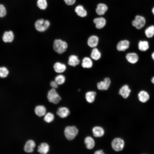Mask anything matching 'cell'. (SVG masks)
Here are the masks:
<instances>
[{"label": "cell", "mask_w": 154, "mask_h": 154, "mask_svg": "<svg viewBox=\"0 0 154 154\" xmlns=\"http://www.w3.org/2000/svg\"><path fill=\"white\" fill-rule=\"evenodd\" d=\"M68 47L66 42L61 40L58 39L54 40L53 44V48L55 52L59 54L64 52Z\"/></svg>", "instance_id": "obj_1"}, {"label": "cell", "mask_w": 154, "mask_h": 154, "mask_svg": "<svg viewBox=\"0 0 154 154\" xmlns=\"http://www.w3.org/2000/svg\"><path fill=\"white\" fill-rule=\"evenodd\" d=\"M78 130L74 126L66 127L64 130V134L66 138L69 140L73 139L77 135Z\"/></svg>", "instance_id": "obj_2"}, {"label": "cell", "mask_w": 154, "mask_h": 154, "mask_svg": "<svg viewBox=\"0 0 154 154\" xmlns=\"http://www.w3.org/2000/svg\"><path fill=\"white\" fill-rule=\"evenodd\" d=\"M49 21L47 20L40 19L37 20L35 22V26L36 29L40 32L44 31L49 27Z\"/></svg>", "instance_id": "obj_3"}, {"label": "cell", "mask_w": 154, "mask_h": 154, "mask_svg": "<svg viewBox=\"0 0 154 154\" xmlns=\"http://www.w3.org/2000/svg\"><path fill=\"white\" fill-rule=\"evenodd\" d=\"M47 98L49 101L55 104H57L60 101L61 98L54 88H52L48 92Z\"/></svg>", "instance_id": "obj_4"}, {"label": "cell", "mask_w": 154, "mask_h": 154, "mask_svg": "<svg viewBox=\"0 0 154 154\" xmlns=\"http://www.w3.org/2000/svg\"><path fill=\"white\" fill-rule=\"evenodd\" d=\"M124 145V141L120 138H116L112 142V147L116 151H121L123 149Z\"/></svg>", "instance_id": "obj_5"}, {"label": "cell", "mask_w": 154, "mask_h": 154, "mask_svg": "<svg viewBox=\"0 0 154 154\" xmlns=\"http://www.w3.org/2000/svg\"><path fill=\"white\" fill-rule=\"evenodd\" d=\"M145 18L141 16L137 15L135 19L132 22V25L138 29H141L145 25Z\"/></svg>", "instance_id": "obj_6"}, {"label": "cell", "mask_w": 154, "mask_h": 154, "mask_svg": "<svg viewBox=\"0 0 154 154\" xmlns=\"http://www.w3.org/2000/svg\"><path fill=\"white\" fill-rule=\"evenodd\" d=\"M15 36L13 32L11 31H5L3 34L2 39L5 43H11L14 39Z\"/></svg>", "instance_id": "obj_7"}, {"label": "cell", "mask_w": 154, "mask_h": 154, "mask_svg": "<svg viewBox=\"0 0 154 154\" xmlns=\"http://www.w3.org/2000/svg\"><path fill=\"white\" fill-rule=\"evenodd\" d=\"M111 84V80L108 78H104V80L98 83L97 87L100 90H107L109 88Z\"/></svg>", "instance_id": "obj_8"}, {"label": "cell", "mask_w": 154, "mask_h": 154, "mask_svg": "<svg viewBox=\"0 0 154 154\" xmlns=\"http://www.w3.org/2000/svg\"><path fill=\"white\" fill-rule=\"evenodd\" d=\"M139 101L143 103L147 102L150 99V95L146 91L142 90L140 91L137 95Z\"/></svg>", "instance_id": "obj_9"}, {"label": "cell", "mask_w": 154, "mask_h": 154, "mask_svg": "<svg viewBox=\"0 0 154 154\" xmlns=\"http://www.w3.org/2000/svg\"><path fill=\"white\" fill-rule=\"evenodd\" d=\"M131 91L128 86L125 85L120 88L119 93L123 98L126 99L129 97Z\"/></svg>", "instance_id": "obj_10"}, {"label": "cell", "mask_w": 154, "mask_h": 154, "mask_svg": "<svg viewBox=\"0 0 154 154\" xmlns=\"http://www.w3.org/2000/svg\"><path fill=\"white\" fill-rule=\"evenodd\" d=\"M129 45V42L127 40L119 41L117 45V49L119 51H124L127 49Z\"/></svg>", "instance_id": "obj_11"}, {"label": "cell", "mask_w": 154, "mask_h": 154, "mask_svg": "<svg viewBox=\"0 0 154 154\" xmlns=\"http://www.w3.org/2000/svg\"><path fill=\"white\" fill-rule=\"evenodd\" d=\"M36 146L35 142L33 140H29L27 141L25 145L24 150L28 153L32 152Z\"/></svg>", "instance_id": "obj_12"}, {"label": "cell", "mask_w": 154, "mask_h": 154, "mask_svg": "<svg viewBox=\"0 0 154 154\" xmlns=\"http://www.w3.org/2000/svg\"><path fill=\"white\" fill-rule=\"evenodd\" d=\"M70 112L68 108L66 107L59 108L56 112L57 114L61 118L67 117L70 114Z\"/></svg>", "instance_id": "obj_13"}, {"label": "cell", "mask_w": 154, "mask_h": 154, "mask_svg": "<svg viewBox=\"0 0 154 154\" xmlns=\"http://www.w3.org/2000/svg\"><path fill=\"white\" fill-rule=\"evenodd\" d=\"M126 58L127 61L131 64L136 63L139 59L137 54L134 52H131L127 53L126 56Z\"/></svg>", "instance_id": "obj_14"}, {"label": "cell", "mask_w": 154, "mask_h": 154, "mask_svg": "<svg viewBox=\"0 0 154 154\" xmlns=\"http://www.w3.org/2000/svg\"><path fill=\"white\" fill-rule=\"evenodd\" d=\"M98 41L99 38L98 37L95 35H92L88 38L87 43L90 47L94 48L97 46Z\"/></svg>", "instance_id": "obj_15"}, {"label": "cell", "mask_w": 154, "mask_h": 154, "mask_svg": "<svg viewBox=\"0 0 154 154\" xmlns=\"http://www.w3.org/2000/svg\"><path fill=\"white\" fill-rule=\"evenodd\" d=\"M94 22L95 24L96 27L97 28L101 29L105 26L106 21L104 18L100 17L95 19L94 20Z\"/></svg>", "instance_id": "obj_16"}, {"label": "cell", "mask_w": 154, "mask_h": 154, "mask_svg": "<svg viewBox=\"0 0 154 154\" xmlns=\"http://www.w3.org/2000/svg\"><path fill=\"white\" fill-rule=\"evenodd\" d=\"M92 132L94 136L96 137H100L104 135V131L102 127L96 126L93 128Z\"/></svg>", "instance_id": "obj_17"}, {"label": "cell", "mask_w": 154, "mask_h": 154, "mask_svg": "<svg viewBox=\"0 0 154 154\" xmlns=\"http://www.w3.org/2000/svg\"><path fill=\"white\" fill-rule=\"evenodd\" d=\"M35 112L36 115L38 116L42 117L46 114V109L43 106H38L35 107Z\"/></svg>", "instance_id": "obj_18"}, {"label": "cell", "mask_w": 154, "mask_h": 154, "mask_svg": "<svg viewBox=\"0 0 154 154\" xmlns=\"http://www.w3.org/2000/svg\"><path fill=\"white\" fill-rule=\"evenodd\" d=\"M49 150V145L46 143H43L38 146L37 151L40 153L46 154L48 152Z\"/></svg>", "instance_id": "obj_19"}, {"label": "cell", "mask_w": 154, "mask_h": 154, "mask_svg": "<svg viewBox=\"0 0 154 154\" xmlns=\"http://www.w3.org/2000/svg\"><path fill=\"white\" fill-rule=\"evenodd\" d=\"M80 62V60L77 56L72 55L69 57L68 64L70 66H75L78 64Z\"/></svg>", "instance_id": "obj_20"}, {"label": "cell", "mask_w": 154, "mask_h": 154, "mask_svg": "<svg viewBox=\"0 0 154 154\" xmlns=\"http://www.w3.org/2000/svg\"><path fill=\"white\" fill-rule=\"evenodd\" d=\"M53 67L54 71L58 73L63 72L66 68L65 65L59 62L56 63L54 64Z\"/></svg>", "instance_id": "obj_21"}, {"label": "cell", "mask_w": 154, "mask_h": 154, "mask_svg": "<svg viewBox=\"0 0 154 154\" xmlns=\"http://www.w3.org/2000/svg\"><path fill=\"white\" fill-rule=\"evenodd\" d=\"M107 9L108 7L105 4L99 3L97 6L96 12L98 15H102L104 14Z\"/></svg>", "instance_id": "obj_22"}, {"label": "cell", "mask_w": 154, "mask_h": 154, "mask_svg": "<svg viewBox=\"0 0 154 154\" xmlns=\"http://www.w3.org/2000/svg\"><path fill=\"white\" fill-rule=\"evenodd\" d=\"M84 143L86 148L88 149H92L94 147V141L93 138L90 136H88L85 138Z\"/></svg>", "instance_id": "obj_23"}, {"label": "cell", "mask_w": 154, "mask_h": 154, "mask_svg": "<svg viewBox=\"0 0 154 154\" xmlns=\"http://www.w3.org/2000/svg\"><path fill=\"white\" fill-rule=\"evenodd\" d=\"M75 11V12L79 16L84 17L86 16L87 12L83 7L81 5H79L76 7Z\"/></svg>", "instance_id": "obj_24"}, {"label": "cell", "mask_w": 154, "mask_h": 154, "mask_svg": "<svg viewBox=\"0 0 154 154\" xmlns=\"http://www.w3.org/2000/svg\"><path fill=\"white\" fill-rule=\"evenodd\" d=\"M82 66L84 68H90L93 66V62L90 58L86 57L82 60Z\"/></svg>", "instance_id": "obj_25"}, {"label": "cell", "mask_w": 154, "mask_h": 154, "mask_svg": "<svg viewBox=\"0 0 154 154\" xmlns=\"http://www.w3.org/2000/svg\"><path fill=\"white\" fill-rule=\"evenodd\" d=\"M96 93L94 91L87 92L85 95V98L87 102L92 103L94 102L96 95Z\"/></svg>", "instance_id": "obj_26"}, {"label": "cell", "mask_w": 154, "mask_h": 154, "mask_svg": "<svg viewBox=\"0 0 154 154\" xmlns=\"http://www.w3.org/2000/svg\"><path fill=\"white\" fill-rule=\"evenodd\" d=\"M91 58L94 60H98L101 57V54L98 49L96 48H94L92 50L90 55Z\"/></svg>", "instance_id": "obj_27"}, {"label": "cell", "mask_w": 154, "mask_h": 154, "mask_svg": "<svg viewBox=\"0 0 154 154\" xmlns=\"http://www.w3.org/2000/svg\"><path fill=\"white\" fill-rule=\"evenodd\" d=\"M138 47L140 51H146L149 48L148 42L146 41H140L138 43Z\"/></svg>", "instance_id": "obj_28"}, {"label": "cell", "mask_w": 154, "mask_h": 154, "mask_svg": "<svg viewBox=\"0 0 154 154\" xmlns=\"http://www.w3.org/2000/svg\"><path fill=\"white\" fill-rule=\"evenodd\" d=\"M145 34L148 38L152 37L154 35V26H151L147 28L145 31Z\"/></svg>", "instance_id": "obj_29"}, {"label": "cell", "mask_w": 154, "mask_h": 154, "mask_svg": "<svg viewBox=\"0 0 154 154\" xmlns=\"http://www.w3.org/2000/svg\"><path fill=\"white\" fill-rule=\"evenodd\" d=\"M9 73V71L7 67L4 66H0V78H6Z\"/></svg>", "instance_id": "obj_30"}, {"label": "cell", "mask_w": 154, "mask_h": 154, "mask_svg": "<svg viewBox=\"0 0 154 154\" xmlns=\"http://www.w3.org/2000/svg\"><path fill=\"white\" fill-rule=\"evenodd\" d=\"M37 5L38 7L41 9H45L47 7V3L46 0H38Z\"/></svg>", "instance_id": "obj_31"}, {"label": "cell", "mask_w": 154, "mask_h": 154, "mask_svg": "<svg viewBox=\"0 0 154 154\" xmlns=\"http://www.w3.org/2000/svg\"><path fill=\"white\" fill-rule=\"evenodd\" d=\"M54 119V114L50 112H48L46 114L44 118V121L48 123L52 122Z\"/></svg>", "instance_id": "obj_32"}, {"label": "cell", "mask_w": 154, "mask_h": 154, "mask_svg": "<svg viewBox=\"0 0 154 154\" xmlns=\"http://www.w3.org/2000/svg\"><path fill=\"white\" fill-rule=\"evenodd\" d=\"M65 78L64 76L62 75H59L55 78V81L58 85H61L65 82Z\"/></svg>", "instance_id": "obj_33"}, {"label": "cell", "mask_w": 154, "mask_h": 154, "mask_svg": "<svg viewBox=\"0 0 154 154\" xmlns=\"http://www.w3.org/2000/svg\"><path fill=\"white\" fill-rule=\"evenodd\" d=\"M6 14V10L5 6L0 4V17H5Z\"/></svg>", "instance_id": "obj_34"}, {"label": "cell", "mask_w": 154, "mask_h": 154, "mask_svg": "<svg viewBox=\"0 0 154 154\" xmlns=\"http://www.w3.org/2000/svg\"><path fill=\"white\" fill-rule=\"evenodd\" d=\"M76 0H64L65 3L68 5H72L74 4Z\"/></svg>", "instance_id": "obj_35"}, {"label": "cell", "mask_w": 154, "mask_h": 154, "mask_svg": "<svg viewBox=\"0 0 154 154\" xmlns=\"http://www.w3.org/2000/svg\"><path fill=\"white\" fill-rule=\"evenodd\" d=\"M50 84L51 86L53 88L56 89L58 87V84L55 81H51Z\"/></svg>", "instance_id": "obj_36"}, {"label": "cell", "mask_w": 154, "mask_h": 154, "mask_svg": "<svg viewBox=\"0 0 154 154\" xmlns=\"http://www.w3.org/2000/svg\"><path fill=\"white\" fill-rule=\"evenodd\" d=\"M94 154H104V152H103V151L102 150H99L98 151H96L95 153Z\"/></svg>", "instance_id": "obj_37"}, {"label": "cell", "mask_w": 154, "mask_h": 154, "mask_svg": "<svg viewBox=\"0 0 154 154\" xmlns=\"http://www.w3.org/2000/svg\"><path fill=\"white\" fill-rule=\"evenodd\" d=\"M151 57L152 59L154 60V52L152 53L151 55Z\"/></svg>", "instance_id": "obj_38"}, {"label": "cell", "mask_w": 154, "mask_h": 154, "mask_svg": "<svg viewBox=\"0 0 154 154\" xmlns=\"http://www.w3.org/2000/svg\"><path fill=\"white\" fill-rule=\"evenodd\" d=\"M151 81L152 82L153 84H154V77L152 78L151 79Z\"/></svg>", "instance_id": "obj_39"}, {"label": "cell", "mask_w": 154, "mask_h": 154, "mask_svg": "<svg viewBox=\"0 0 154 154\" xmlns=\"http://www.w3.org/2000/svg\"><path fill=\"white\" fill-rule=\"evenodd\" d=\"M152 12L153 14L154 15V7H153L152 9Z\"/></svg>", "instance_id": "obj_40"}, {"label": "cell", "mask_w": 154, "mask_h": 154, "mask_svg": "<svg viewBox=\"0 0 154 154\" xmlns=\"http://www.w3.org/2000/svg\"><path fill=\"white\" fill-rule=\"evenodd\" d=\"M13 48H14V46H13Z\"/></svg>", "instance_id": "obj_41"}]
</instances>
